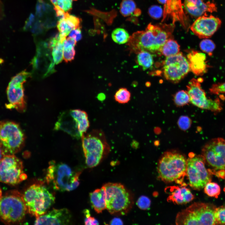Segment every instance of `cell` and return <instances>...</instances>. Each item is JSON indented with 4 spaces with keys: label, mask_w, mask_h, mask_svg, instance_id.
Instances as JSON below:
<instances>
[{
    "label": "cell",
    "mask_w": 225,
    "mask_h": 225,
    "mask_svg": "<svg viewBox=\"0 0 225 225\" xmlns=\"http://www.w3.org/2000/svg\"><path fill=\"white\" fill-rule=\"evenodd\" d=\"M24 141V133L18 124L8 121L0 122V148L5 156L18 152Z\"/></svg>",
    "instance_id": "obj_10"
},
{
    "label": "cell",
    "mask_w": 225,
    "mask_h": 225,
    "mask_svg": "<svg viewBox=\"0 0 225 225\" xmlns=\"http://www.w3.org/2000/svg\"><path fill=\"white\" fill-rule=\"evenodd\" d=\"M111 225H122L123 222L119 218H113L110 222Z\"/></svg>",
    "instance_id": "obj_49"
},
{
    "label": "cell",
    "mask_w": 225,
    "mask_h": 225,
    "mask_svg": "<svg viewBox=\"0 0 225 225\" xmlns=\"http://www.w3.org/2000/svg\"><path fill=\"white\" fill-rule=\"evenodd\" d=\"M69 35V37L72 38L76 42L80 40L82 38L80 28L72 30Z\"/></svg>",
    "instance_id": "obj_44"
},
{
    "label": "cell",
    "mask_w": 225,
    "mask_h": 225,
    "mask_svg": "<svg viewBox=\"0 0 225 225\" xmlns=\"http://www.w3.org/2000/svg\"><path fill=\"white\" fill-rule=\"evenodd\" d=\"M216 207L209 203L194 202L179 212L176 218L177 225H216Z\"/></svg>",
    "instance_id": "obj_7"
},
{
    "label": "cell",
    "mask_w": 225,
    "mask_h": 225,
    "mask_svg": "<svg viewBox=\"0 0 225 225\" xmlns=\"http://www.w3.org/2000/svg\"><path fill=\"white\" fill-rule=\"evenodd\" d=\"M35 18L34 15L33 14H31L28 20L26 22L24 28L25 30H27L31 27L32 23L34 21Z\"/></svg>",
    "instance_id": "obj_48"
},
{
    "label": "cell",
    "mask_w": 225,
    "mask_h": 225,
    "mask_svg": "<svg viewBox=\"0 0 225 225\" xmlns=\"http://www.w3.org/2000/svg\"><path fill=\"white\" fill-rule=\"evenodd\" d=\"M36 15L39 17H42L43 14V11L42 10L41 0H38L36 7Z\"/></svg>",
    "instance_id": "obj_47"
},
{
    "label": "cell",
    "mask_w": 225,
    "mask_h": 225,
    "mask_svg": "<svg viewBox=\"0 0 225 225\" xmlns=\"http://www.w3.org/2000/svg\"><path fill=\"white\" fill-rule=\"evenodd\" d=\"M90 198L91 205L97 213H101L106 209V193L103 186L91 192Z\"/></svg>",
    "instance_id": "obj_22"
},
{
    "label": "cell",
    "mask_w": 225,
    "mask_h": 225,
    "mask_svg": "<svg viewBox=\"0 0 225 225\" xmlns=\"http://www.w3.org/2000/svg\"><path fill=\"white\" fill-rule=\"evenodd\" d=\"M136 204L140 209L146 210L149 208L151 205V201L148 197L142 196L138 198Z\"/></svg>",
    "instance_id": "obj_40"
},
{
    "label": "cell",
    "mask_w": 225,
    "mask_h": 225,
    "mask_svg": "<svg viewBox=\"0 0 225 225\" xmlns=\"http://www.w3.org/2000/svg\"><path fill=\"white\" fill-rule=\"evenodd\" d=\"M223 191H224V192L225 193V185L224 188V189H223Z\"/></svg>",
    "instance_id": "obj_55"
},
{
    "label": "cell",
    "mask_w": 225,
    "mask_h": 225,
    "mask_svg": "<svg viewBox=\"0 0 225 225\" xmlns=\"http://www.w3.org/2000/svg\"><path fill=\"white\" fill-rule=\"evenodd\" d=\"M57 27L59 33L65 37L72 30L65 18L58 21Z\"/></svg>",
    "instance_id": "obj_35"
},
{
    "label": "cell",
    "mask_w": 225,
    "mask_h": 225,
    "mask_svg": "<svg viewBox=\"0 0 225 225\" xmlns=\"http://www.w3.org/2000/svg\"><path fill=\"white\" fill-rule=\"evenodd\" d=\"M97 97L99 100L102 101L105 99V95L104 93H101L98 95Z\"/></svg>",
    "instance_id": "obj_50"
},
{
    "label": "cell",
    "mask_w": 225,
    "mask_h": 225,
    "mask_svg": "<svg viewBox=\"0 0 225 225\" xmlns=\"http://www.w3.org/2000/svg\"><path fill=\"white\" fill-rule=\"evenodd\" d=\"M168 0H157L161 4H165Z\"/></svg>",
    "instance_id": "obj_52"
},
{
    "label": "cell",
    "mask_w": 225,
    "mask_h": 225,
    "mask_svg": "<svg viewBox=\"0 0 225 225\" xmlns=\"http://www.w3.org/2000/svg\"><path fill=\"white\" fill-rule=\"evenodd\" d=\"M85 216L84 223L85 225H98L99 224L98 221L94 218L91 216L89 211L88 209H85L84 211Z\"/></svg>",
    "instance_id": "obj_43"
},
{
    "label": "cell",
    "mask_w": 225,
    "mask_h": 225,
    "mask_svg": "<svg viewBox=\"0 0 225 225\" xmlns=\"http://www.w3.org/2000/svg\"><path fill=\"white\" fill-rule=\"evenodd\" d=\"M184 8L190 15L195 17H199L206 12H217L216 4L212 2H205L204 0H185Z\"/></svg>",
    "instance_id": "obj_18"
},
{
    "label": "cell",
    "mask_w": 225,
    "mask_h": 225,
    "mask_svg": "<svg viewBox=\"0 0 225 225\" xmlns=\"http://www.w3.org/2000/svg\"><path fill=\"white\" fill-rule=\"evenodd\" d=\"M22 196L27 212L36 218L46 213L55 200L53 195L41 182L31 185Z\"/></svg>",
    "instance_id": "obj_5"
},
{
    "label": "cell",
    "mask_w": 225,
    "mask_h": 225,
    "mask_svg": "<svg viewBox=\"0 0 225 225\" xmlns=\"http://www.w3.org/2000/svg\"><path fill=\"white\" fill-rule=\"evenodd\" d=\"M204 188V192L211 197L217 198L220 193V187L215 182H210L206 185Z\"/></svg>",
    "instance_id": "obj_32"
},
{
    "label": "cell",
    "mask_w": 225,
    "mask_h": 225,
    "mask_svg": "<svg viewBox=\"0 0 225 225\" xmlns=\"http://www.w3.org/2000/svg\"><path fill=\"white\" fill-rule=\"evenodd\" d=\"M191 124V119L189 117L186 116H181L178 121V127L181 130L183 131H186L188 129L190 128Z\"/></svg>",
    "instance_id": "obj_38"
},
{
    "label": "cell",
    "mask_w": 225,
    "mask_h": 225,
    "mask_svg": "<svg viewBox=\"0 0 225 225\" xmlns=\"http://www.w3.org/2000/svg\"><path fill=\"white\" fill-rule=\"evenodd\" d=\"M170 195L167 198L168 202L178 204H186L191 201L194 196L190 190L185 185L168 187Z\"/></svg>",
    "instance_id": "obj_20"
},
{
    "label": "cell",
    "mask_w": 225,
    "mask_h": 225,
    "mask_svg": "<svg viewBox=\"0 0 225 225\" xmlns=\"http://www.w3.org/2000/svg\"><path fill=\"white\" fill-rule=\"evenodd\" d=\"M202 155L206 163L211 168L212 174L225 178V140L220 138H214L203 146Z\"/></svg>",
    "instance_id": "obj_9"
},
{
    "label": "cell",
    "mask_w": 225,
    "mask_h": 225,
    "mask_svg": "<svg viewBox=\"0 0 225 225\" xmlns=\"http://www.w3.org/2000/svg\"><path fill=\"white\" fill-rule=\"evenodd\" d=\"M138 9L133 0H123L120 7L121 13L124 17H127L135 12Z\"/></svg>",
    "instance_id": "obj_28"
},
{
    "label": "cell",
    "mask_w": 225,
    "mask_h": 225,
    "mask_svg": "<svg viewBox=\"0 0 225 225\" xmlns=\"http://www.w3.org/2000/svg\"><path fill=\"white\" fill-rule=\"evenodd\" d=\"M131 96L129 91L127 88H122L117 91L114 95V98L115 100L118 103L125 104L130 101Z\"/></svg>",
    "instance_id": "obj_30"
},
{
    "label": "cell",
    "mask_w": 225,
    "mask_h": 225,
    "mask_svg": "<svg viewBox=\"0 0 225 225\" xmlns=\"http://www.w3.org/2000/svg\"><path fill=\"white\" fill-rule=\"evenodd\" d=\"M30 75L29 72L25 70L23 71L13 77L9 84H23Z\"/></svg>",
    "instance_id": "obj_34"
},
{
    "label": "cell",
    "mask_w": 225,
    "mask_h": 225,
    "mask_svg": "<svg viewBox=\"0 0 225 225\" xmlns=\"http://www.w3.org/2000/svg\"><path fill=\"white\" fill-rule=\"evenodd\" d=\"M106 193V209L111 214L124 215L132 208V195L120 183L108 182L103 186Z\"/></svg>",
    "instance_id": "obj_6"
},
{
    "label": "cell",
    "mask_w": 225,
    "mask_h": 225,
    "mask_svg": "<svg viewBox=\"0 0 225 225\" xmlns=\"http://www.w3.org/2000/svg\"><path fill=\"white\" fill-rule=\"evenodd\" d=\"M51 2H54L56 1L57 0H50Z\"/></svg>",
    "instance_id": "obj_54"
},
{
    "label": "cell",
    "mask_w": 225,
    "mask_h": 225,
    "mask_svg": "<svg viewBox=\"0 0 225 225\" xmlns=\"http://www.w3.org/2000/svg\"><path fill=\"white\" fill-rule=\"evenodd\" d=\"M163 69L166 79L175 82L181 80L190 70L188 60L180 52L166 57Z\"/></svg>",
    "instance_id": "obj_14"
},
{
    "label": "cell",
    "mask_w": 225,
    "mask_h": 225,
    "mask_svg": "<svg viewBox=\"0 0 225 225\" xmlns=\"http://www.w3.org/2000/svg\"><path fill=\"white\" fill-rule=\"evenodd\" d=\"M81 138L86 165L89 168L96 166L111 150L104 132L101 129H93Z\"/></svg>",
    "instance_id": "obj_3"
},
{
    "label": "cell",
    "mask_w": 225,
    "mask_h": 225,
    "mask_svg": "<svg viewBox=\"0 0 225 225\" xmlns=\"http://www.w3.org/2000/svg\"><path fill=\"white\" fill-rule=\"evenodd\" d=\"M23 84H8L7 94L9 103L6 105L9 108H15L20 112H23L26 108Z\"/></svg>",
    "instance_id": "obj_17"
},
{
    "label": "cell",
    "mask_w": 225,
    "mask_h": 225,
    "mask_svg": "<svg viewBox=\"0 0 225 225\" xmlns=\"http://www.w3.org/2000/svg\"><path fill=\"white\" fill-rule=\"evenodd\" d=\"M187 159L184 156L175 151L164 152L159 161L158 177L165 182H173L186 186L183 182L186 175Z\"/></svg>",
    "instance_id": "obj_2"
},
{
    "label": "cell",
    "mask_w": 225,
    "mask_h": 225,
    "mask_svg": "<svg viewBox=\"0 0 225 225\" xmlns=\"http://www.w3.org/2000/svg\"><path fill=\"white\" fill-rule=\"evenodd\" d=\"M72 216L67 209H53L38 218L35 225H67L70 222Z\"/></svg>",
    "instance_id": "obj_16"
},
{
    "label": "cell",
    "mask_w": 225,
    "mask_h": 225,
    "mask_svg": "<svg viewBox=\"0 0 225 225\" xmlns=\"http://www.w3.org/2000/svg\"><path fill=\"white\" fill-rule=\"evenodd\" d=\"M4 156L2 150L0 148V161L2 159Z\"/></svg>",
    "instance_id": "obj_51"
},
{
    "label": "cell",
    "mask_w": 225,
    "mask_h": 225,
    "mask_svg": "<svg viewBox=\"0 0 225 225\" xmlns=\"http://www.w3.org/2000/svg\"><path fill=\"white\" fill-rule=\"evenodd\" d=\"M77 0H58L57 6L65 12H68L72 9V2Z\"/></svg>",
    "instance_id": "obj_42"
},
{
    "label": "cell",
    "mask_w": 225,
    "mask_h": 225,
    "mask_svg": "<svg viewBox=\"0 0 225 225\" xmlns=\"http://www.w3.org/2000/svg\"><path fill=\"white\" fill-rule=\"evenodd\" d=\"M53 9L55 11L56 16L58 18V21L65 18L66 12L57 5L54 6Z\"/></svg>",
    "instance_id": "obj_46"
},
{
    "label": "cell",
    "mask_w": 225,
    "mask_h": 225,
    "mask_svg": "<svg viewBox=\"0 0 225 225\" xmlns=\"http://www.w3.org/2000/svg\"><path fill=\"white\" fill-rule=\"evenodd\" d=\"M22 161L14 155L4 156L0 161V182L15 185L27 178Z\"/></svg>",
    "instance_id": "obj_13"
},
{
    "label": "cell",
    "mask_w": 225,
    "mask_h": 225,
    "mask_svg": "<svg viewBox=\"0 0 225 225\" xmlns=\"http://www.w3.org/2000/svg\"><path fill=\"white\" fill-rule=\"evenodd\" d=\"M65 19L72 30L80 28L81 20L79 18L66 12Z\"/></svg>",
    "instance_id": "obj_37"
},
{
    "label": "cell",
    "mask_w": 225,
    "mask_h": 225,
    "mask_svg": "<svg viewBox=\"0 0 225 225\" xmlns=\"http://www.w3.org/2000/svg\"><path fill=\"white\" fill-rule=\"evenodd\" d=\"M148 13L151 17L154 19L160 18L162 15L163 11L162 8L157 5H153L149 9Z\"/></svg>",
    "instance_id": "obj_41"
},
{
    "label": "cell",
    "mask_w": 225,
    "mask_h": 225,
    "mask_svg": "<svg viewBox=\"0 0 225 225\" xmlns=\"http://www.w3.org/2000/svg\"><path fill=\"white\" fill-rule=\"evenodd\" d=\"M43 26L40 21H37L31 29L32 32L36 34L42 33L43 30Z\"/></svg>",
    "instance_id": "obj_45"
},
{
    "label": "cell",
    "mask_w": 225,
    "mask_h": 225,
    "mask_svg": "<svg viewBox=\"0 0 225 225\" xmlns=\"http://www.w3.org/2000/svg\"><path fill=\"white\" fill-rule=\"evenodd\" d=\"M137 61L138 64L143 70L150 68L153 63V58L151 53L148 51H143L138 53Z\"/></svg>",
    "instance_id": "obj_26"
},
{
    "label": "cell",
    "mask_w": 225,
    "mask_h": 225,
    "mask_svg": "<svg viewBox=\"0 0 225 225\" xmlns=\"http://www.w3.org/2000/svg\"><path fill=\"white\" fill-rule=\"evenodd\" d=\"M174 101L178 107H182L188 104L190 102V98L187 91L182 90L177 92L174 97Z\"/></svg>",
    "instance_id": "obj_29"
},
{
    "label": "cell",
    "mask_w": 225,
    "mask_h": 225,
    "mask_svg": "<svg viewBox=\"0 0 225 225\" xmlns=\"http://www.w3.org/2000/svg\"><path fill=\"white\" fill-rule=\"evenodd\" d=\"M63 42L60 40L51 49L54 62L56 64L60 62L63 58Z\"/></svg>",
    "instance_id": "obj_31"
},
{
    "label": "cell",
    "mask_w": 225,
    "mask_h": 225,
    "mask_svg": "<svg viewBox=\"0 0 225 225\" xmlns=\"http://www.w3.org/2000/svg\"><path fill=\"white\" fill-rule=\"evenodd\" d=\"M187 57L190 70L195 75H202L207 72L208 66L204 53L192 50L188 53Z\"/></svg>",
    "instance_id": "obj_19"
},
{
    "label": "cell",
    "mask_w": 225,
    "mask_h": 225,
    "mask_svg": "<svg viewBox=\"0 0 225 225\" xmlns=\"http://www.w3.org/2000/svg\"><path fill=\"white\" fill-rule=\"evenodd\" d=\"M27 210L22 195L16 190L2 195L0 199V219L8 224L20 222Z\"/></svg>",
    "instance_id": "obj_8"
},
{
    "label": "cell",
    "mask_w": 225,
    "mask_h": 225,
    "mask_svg": "<svg viewBox=\"0 0 225 225\" xmlns=\"http://www.w3.org/2000/svg\"><path fill=\"white\" fill-rule=\"evenodd\" d=\"M77 42L71 38H66L63 42V58L67 62L73 60L75 54L74 47Z\"/></svg>",
    "instance_id": "obj_24"
},
{
    "label": "cell",
    "mask_w": 225,
    "mask_h": 225,
    "mask_svg": "<svg viewBox=\"0 0 225 225\" xmlns=\"http://www.w3.org/2000/svg\"><path fill=\"white\" fill-rule=\"evenodd\" d=\"M202 78H193L187 86V92L190 102L194 106L203 109L210 111L215 113L222 110V105L218 98L214 99L208 98L206 92L201 87Z\"/></svg>",
    "instance_id": "obj_12"
},
{
    "label": "cell",
    "mask_w": 225,
    "mask_h": 225,
    "mask_svg": "<svg viewBox=\"0 0 225 225\" xmlns=\"http://www.w3.org/2000/svg\"><path fill=\"white\" fill-rule=\"evenodd\" d=\"M169 25H156L149 23L144 31H138L130 36L128 45L130 50L138 53L145 51L160 53L161 48L170 38Z\"/></svg>",
    "instance_id": "obj_1"
},
{
    "label": "cell",
    "mask_w": 225,
    "mask_h": 225,
    "mask_svg": "<svg viewBox=\"0 0 225 225\" xmlns=\"http://www.w3.org/2000/svg\"><path fill=\"white\" fill-rule=\"evenodd\" d=\"M222 22L218 18L205 14L200 16L190 27L192 32L200 38L212 37L220 27Z\"/></svg>",
    "instance_id": "obj_15"
},
{
    "label": "cell",
    "mask_w": 225,
    "mask_h": 225,
    "mask_svg": "<svg viewBox=\"0 0 225 225\" xmlns=\"http://www.w3.org/2000/svg\"><path fill=\"white\" fill-rule=\"evenodd\" d=\"M204 158L201 155L190 153L187 159L186 176L190 186L194 189L200 190L211 181L212 175L205 167Z\"/></svg>",
    "instance_id": "obj_11"
},
{
    "label": "cell",
    "mask_w": 225,
    "mask_h": 225,
    "mask_svg": "<svg viewBox=\"0 0 225 225\" xmlns=\"http://www.w3.org/2000/svg\"><path fill=\"white\" fill-rule=\"evenodd\" d=\"M81 172H75L68 165L52 161L49 163L45 176L46 180L54 189L59 191H70L79 184Z\"/></svg>",
    "instance_id": "obj_4"
},
{
    "label": "cell",
    "mask_w": 225,
    "mask_h": 225,
    "mask_svg": "<svg viewBox=\"0 0 225 225\" xmlns=\"http://www.w3.org/2000/svg\"><path fill=\"white\" fill-rule=\"evenodd\" d=\"M180 51V46L177 42L172 39H168L162 47L160 53L168 57L178 53Z\"/></svg>",
    "instance_id": "obj_25"
},
{
    "label": "cell",
    "mask_w": 225,
    "mask_h": 225,
    "mask_svg": "<svg viewBox=\"0 0 225 225\" xmlns=\"http://www.w3.org/2000/svg\"><path fill=\"white\" fill-rule=\"evenodd\" d=\"M69 113L76 122L81 138L86 132L90 126L88 115L85 111L80 109L71 110Z\"/></svg>",
    "instance_id": "obj_23"
},
{
    "label": "cell",
    "mask_w": 225,
    "mask_h": 225,
    "mask_svg": "<svg viewBox=\"0 0 225 225\" xmlns=\"http://www.w3.org/2000/svg\"><path fill=\"white\" fill-rule=\"evenodd\" d=\"M215 217L216 224L225 225V206L216 208Z\"/></svg>",
    "instance_id": "obj_36"
},
{
    "label": "cell",
    "mask_w": 225,
    "mask_h": 225,
    "mask_svg": "<svg viewBox=\"0 0 225 225\" xmlns=\"http://www.w3.org/2000/svg\"><path fill=\"white\" fill-rule=\"evenodd\" d=\"M209 92L212 94L218 95L225 93V82L213 84L209 89Z\"/></svg>",
    "instance_id": "obj_39"
},
{
    "label": "cell",
    "mask_w": 225,
    "mask_h": 225,
    "mask_svg": "<svg viewBox=\"0 0 225 225\" xmlns=\"http://www.w3.org/2000/svg\"><path fill=\"white\" fill-rule=\"evenodd\" d=\"M201 49L204 52L211 56L216 48L214 42L211 40L206 38L202 40L199 44Z\"/></svg>",
    "instance_id": "obj_33"
},
{
    "label": "cell",
    "mask_w": 225,
    "mask_h": 225,
    "mask_svg": "<svg viewBox=\"0 0 225 225\" xmlns=\"http://www.w3.org/2000/svg\"><path fill=\"white\" fill-rule=\"evenodd\" d=\"M54 128L56 130H63L73 137H81L76 122L69 112H63L60 116Z\"/></svg>",
    "instance_id": "obj_21"
},
{
    "label": "cell",
    "mask_w": 225,
    "mask_h": 225,
    "mask_svg": "<svg viewBox=\"0 0 225 225\" xmlns=\"http://www.w3.org/2000/svg\"><path fill=\"white\" fill-rule=\"evenodd\" d=\"M111 37L115 42L118 44H123L128 42L130 36L125 29L117 28L112 31Z\"/></svg>",
    "instance_id": "obj_27"
},
{
    "label": "cell",
    "mask_w": 225,
    "mask_h": 225,
    "mask_svg": "<svg viewBox=\"0 0 225 225\" xmlns=\"http://www.w3.org/2000/svg\"><path fill=\"white\" fill-rule=\"evenodd\" d=\"M2 196V192L0 188V199Z\"/></svg>",
    "instance_id": "obj_53"
}]
</instances>
